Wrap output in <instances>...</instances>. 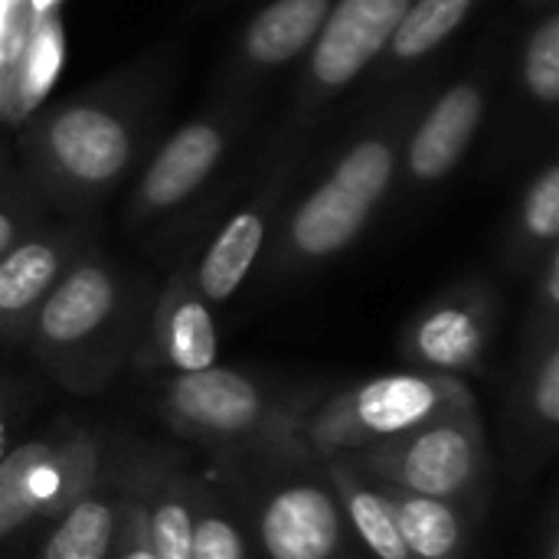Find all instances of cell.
I'll return each mask as SVG.
<instances>
[{
    "label": "cell",
    "instance_id": "4316f807",
    "mask_svg": "<svg viewBox=\"0 0 559 559\" xmlns=\"http://www.w3.org/2000/svg\"><path fill=\"white\" fill-rule=\"evenodd\" d=\"M46 200L36 193L20 167L0 177V255H7L33 229H39L46 223Z\"/></svg>",
    "mask_w": 559,
    "mask_h": 559
},
{
    "label": "cell",
    "instance_id": "3957f363",
    "mask_svg": "<svg viewBox=\"0 0 559 559\" xmlns=\"http://www.w3.org/2000/svg\"><path fill=\"white\" fill-rule=\"evenodd\" d=\"M144 288L85 242L36 308L23 347L69 393H102L131 360L141 337Z\"/></svg>",
    "mask_w": 559,
    "mask_h": 559
},
{
    "label": "cell",
    "instance_id": "ffe728a7",
    "mask_svg": "<svg viewBox=\"0 0 559 559\" xmlns=\"http://www.w3.org/2000/svg\"><path fill=\"white\" fill-rule=\"evenodd\" d=\"M318 462L337 495L347 527L367 547V554L373 559H413L403 544L400 524L393 518L383 488L373 485L367 475H360L347 459H318Z\"/></svg>",
    "mask_w": 559,
    "mask_h": 559
},
{
    "label": "cell",
    "instance_id": "2e32d148",
    "mask_svg": "<svg viewBox=\"0 0 559 559\" xmlns=\"http://www.w3.org/2000/svg\"><path fill=\"white\" fill-rule=\"evenodd\" d=\"M144 364L151 370L200 373L219 364V331L213 305L197 292L190 278V262H180L164 288L157 292L147 318Z\"/></svg>",
    "mask_w": 559,
    "mask_h": 559
},
{
    "label": "cell",
    "instance_id": "6da1fadb",
    "mask_svg": "<svg viewBox=\"0 0 559 559\" xmlns=\"http://www.w3.org/2000/svg\"><path fill=\"white\" fill-rule=\"evenodd\" d=\"M160 59H141L92 88L36 108L16 131L23 177L72 223L95 213L151 151L164 108Z\"/></svg>",
    "mask_w": 559,
    "mask_h": 559
},
{
    "label": "cell",
    "instance_id": "7c38bea8",
    "mask_svg": "<svg viewBox=\"0 0 559 559\" xmlns=\"http://www.w3.org/2000/svg\"><path fill=\"white\" fill-rule=\"evenodd\" d=\"M495 85L498 66L495 59H481L472 72L449 82L419 108L403 144L400 187L406 183L409 193L432 190L465 164L488 121Z\"/></svg>",
    "mask_w": 559,
    "mask_h": 559
},
{
    "label": "cell",
    "instance_id": "d4e9b609",
    "mask_svg": "<svg viewBox=\"0 0 559 559\" xmlns=\"http://www.w3.org/2000/svg\"><path fill=\"white\" fill-rule=\"evenodd\" d=\"M521 88L524 95L554 115L559 105V13L557 7L544 10L524 36L521 46Z\"/></svg>",
    "mask_w": 559,
    "mask_h": 559
},
{
    "label": "cell",
    "instance_id": "cb8c5ba5",
    "mask_svg": "<svg viewBox=\"0 0 559 559\" xmlns=\"http://www.w3.org/2000/svg\"><path fill=\"white\" fill-rule=\"evenodd\" d=\"M62 26L56 23L52 13H43L33 20L29 36L10 59V75H7V118L13 124H23L46 98L52 88L59 66H62Z\"/></svg>",
    "mask_w": 559,
    "mask_h": 559
},
{
    "label": "cell",
    "instance_id": "ac0fdd59",
    "mask_svg": "<svg viewBox=\"0 0 559 559\" xmlns=\"http://www.w3.org/2000/svg\"><path fill=\"white\" fill-rule=\"evenodd\" d=\"M511 423L527 455L547 459L559 439V331H521Z\"/></svg>",
    "mask_w": 559,
    "mask_h": 559
},
{
    "label": "cell",
    "instance_id": "4fadbf2b",
    "mask_svg": "<svg viewBox=\"0 0 559 559\" xmlns=\"http://www.w3.org/2000/svg\"><path fill=\"white\" fill-rule=\"evenodd\" d=\"M255 540L265 559H337L347 547V521L321 472H285L255 501Z\"/></svg>",
    "mask_w": 559,
    "mask_h": 559
},
{
    "label": "cell",
    "instance_id": "5b68a950",
    "mask_svg": "<svg viewBox=\"0 0 559 559\" xmlns=\"http://www.w3.org/2000/svg\"><path fill=\"white\" fill-rule=\"evenodd\" d=\"M154 406L170 432L210 449H298L305 403L278 396L262 380L210 367L200 373H177L157 386Z\"/></svg>",
    "mask_w": 559,
    "mask_h": 559
},
{
    "label": "cell",
    "instance_id": "d6a6232c",
    "mask_svg": "<svg viewBox=\"0 0 559 559\" xmlns=\"http://www.w3.org/2000/svg\"><path fill=\"white\" fill-rule=\"evenodd\" d=\"M13 170V154L0 144V177H7Z\"/></svg>",
    "mask_w": 559,
    "mask_h": 559
},
{
    "label": "cell",
    "instance_id": "5bb4252c",
    "mask_svg": "<svg viewBox=\"0 0 559 559\" xmlns=\"http://www.w3.org/2000/svg\"><path fill=\"white\" fill-rule=\"evenodd\" d=\"M334 0H269L239 29L219 95L252 102V88L308 56Z\"/></svg>",
    "mask_w": 559,
    "mask_h": 559
},
{
    "label": "cell",
    "instance_id": "ba28073f",
    "mask_svg": "<svg viewBox=\"0 0 559 559\" xmlns=\"http://www.w3.org/2000/svg\"><path fill=\"white\" fill-rule=\"evenodd\" d=\"M108 465L105 436L69 426L16 442L0 459V554L46 531Z\"/></svg>",
    "mask_w": 559,
    "mask_h": 559
},
{
    "label": "cell",
    "instance_id": "83f0119b",
    "mask_svg": "<svg viewBox=\"0 0 559 559\" xmlns=\"http://www.w3.org/2000/svg\"><path fill=\"white\" fill-rule=\"evenodd\" d=\"M534 275V288H531V301H527V318H524V331H559V246H554Z\"/></svg>",
    "mask_w": 559,
    "mask_h": 559
},
{
    "label": "cell",
    "instance_id": "9a60e30c",
    "mask_svg": "<svg viewBox=\"0 0 559 559\" xmlns=\"http://www.w3.org/2000/svg\"><path fill=\"white\" fill-rule=\"evenodd\" d=\"M79 223H43L0 255V344L23 347L29 321L85 246Z\"/></svg>",
    "mask_w": 559,
    "mask_h": 559
},
{
    "label": "cell",
    "instance_id": "603a6c76",
    "mask_svg": "<svg viewBox=\"0 0 559 559\" xmlns=\"http://www.w3.org/2000/svg\"><path fill=\"white\" fill-rule=\"evenodd\" d=\"M481 3L485 0H409L400 26L386 43V52L377 62V72L390 79L393 72H403L436 56Z\"/></svg>",
    "mask_w": 559,
    "mask_h": 559
},
{
    "label": "cell",
    "instance_id": "277c9868",
    "mask_svg": "<svg viewBox=\"0 0 559 559\" xmlns=\"http://www.w3.org/2000/svg\"><path fill=\"white\" fill-rule=\"evenodd\" d=\"M465 409H475L465 380L409 367L314 403L301 419V442L314 459H344Z\"/></svg>",
    "mask_w": 559,
    "mask_h": 559
},
{
    "label": "cell",
    "instance_id": "7a4b0ae2",
    "mask_svg": "<svg viewBox=\"0 0 559 559\" xmlns=\"http://www.w3.org/2000/svg\"><path fill=\"white\" fill-rule=\"evenodd\" d=\"M423 98L426 85H409L400 92L350 138H344L311 187L288 197L262 259L265 282L301 278L360 242L400 187L403 144L419 108L426 105Z\"/></svg>",
    "mask_w": 559,
    "mask_h": 559
},
{
    "label": "cell",
    "instance_id": "30bf717a",
    "mask_svg": "<svg viewBox=\"0 0 559 559\" xmlns=\"http://www.w3.org/2000/svg\"><path fill=\"white\" fill-rule=\"evenodd\" d=\"M406 7L409 0H334L275 141H298L318 128V118L380 62Z\"/></svg>",
    "mask_w": 559,
    "mask_h": 559
},
{
    "label": "cell",
    "instance_id": "e0dca14e",
    "mask_svg": "<svg viewBox=\"0 0 559 559\" xmlns=\"http://www.w3.org/2000/svg\"><path fill=\"white\" fill-rule=\"evenodd\" d=\"M124 511V462L105 472L43 531L33 559H111Z\"/></svg>",
    "mask_w": 559,
    "mask_h": 559
},
{
    "label": "cell",
    "instance_id": "484cf974",
    "mask_svg": "<svg viewBox=\"0 0 559 559\" xmlns=\"http://www.w3.org/2000/svg\"><path fill=\"white\" fill-rule=\"evenodd\" d=\"M190 559H252L249 540L226 501L193 478V537Z\"/></svg>",
    "mask_w": 559,
    "mask_h": 559
},
{
    "label": "cell",
    "instance_id": "1f68e13d",
    "mask_svg": "<svg viewBox=\"0 0 559 559\" xmlns=\"http://www.w3.org/2000/svg\"><path fill=\"white\" fill-rule=\"evenodd\" d=\"M226 3H233V0H193V10L197 13H206V10H219Z\"/></svg>",
    "mask_w": 559,
    "mask_h": 559
},
{
    "label": "cell",
    "instance_id": "f546056e",
    "mask_svg": "<svg viewBox=\"0 0 559 559\" xmlns=\"http://www.w3.org/2000/svg\"><path fill=\"white\" fill-rule=\"evenodd\" d=\"M20 400L13 390L0 380V459L16 445V429H20Z\"/></svg>",
    "mask_w": 559,
    "mask_h": 559
},
{
    "label": "cell",
    "instance_id": "52a82bcc",
    "mask_svg": "<svg viewBox=\"0 0 559 559\" xmlns=\"http://www.w3.org/2000/svg\"><path fill=\"white\" fill-rule=\"evenodd\" d=\"M344 459L383 488L455 504L472 521L485 511L491 485V452L478 406L465 413H449L406 436Z\"/></svg>",
    "mask_w": 559,
    "mask_h": 559
},
{
    "label": "cell",
    "instance_id": "8fae6325",
    "mask_svg": "<svg viewBox=\"0 0 559 559\" xmlns=\"http://www.w3.org/2000/svg\"><path fill=\"white\" fill-rule=\"evenodd\" d=\"M501 295L488 278H465L429 298L400 334V357L429 373L472 377L488 364L498 337Z\"/></svg>",
    "mask_w": 559,
    "mask_h": 559
},
{
    "label": "cell",
    "instance_id": "4dcf8cb0",
    "mask_svg": "<svg viewBox=\"0 0 559 559\" xmlns=\"http://www.w3.org/2000/svg\"><path fill=\"white\" fill-rule=\"evenodd\" d=\"M540 559H559L557 508H550V514H547V524H544V544H540Z\"/></svg>",
    "mask_w": 559,
    "mask_h": 559
},
{
    "label": "cell",
    "instance_id": "7402d4cb",
    "mask_svg": "<svg viewBox=\"0 0 559 559\" xmlns=\"http://www.w3.org/2000/svg\"><path fill=\"white\" fill-rule=\"evenodd\" d=\"M559 242V164L547 157L521 190L514 223L508 233L504 259L508 265L524 275L534 272L537 262Z\"/></svg>",
    "mask_w": 559,
    "mask_h": 559
},
{
    "label": "cell",
    "instance_id": "e575fe53",
    "mask_svg": "<svg viewBox=\"0 0 559 559\" xmlns=\"http://www.w3.org/2000/svg\"><path fill=\"white\" fill-rule=\"evenodd\" d=\"M337 559H347V557H337Z\"/></svg>",
    "mask_w": 559,
    "mask_h": 559
},
{
    "label": "cell",
    "instance_id": "9c48e42d",
    "mask_svg": "<svg viewBox=\"0 0 559 559\" xmlns=\"http://www.w3.org/2000/svg\"><path fill=\"white\" fill-rule=\"evenodd\" d=\"M308 144L311 134L298 141H275L262 164V177L249 187L246 200L236 203L200 246V252L187 259L197 292L213 308L229 305L262 265L282 210L298 183L295 177L301 157L308 154Z\"/></svg>",
    "mask_w": 559,
    "mask_h": 559
},
{
    "label": "cell",
    "instance_id": "836d02e7",
    "mask_svg": "<svg viewBox=\"0 0 559 559\" xmlns=\"http://www.w3.org/2000/svg\"><path fill=\"white\" fill-rule=\"evenodd\" d=\"M524 7H531V10H550V7H557V0H521Z\"/></svg>",
    "mask_w": 559,
    "mask_h": 559
},
{
    "label": "cell",
    "instance_id": "d6986e66",
    "mask_svg": "<svg viewBox=\"0 0 559 559\" xmlns=\"http://www.w3.org/2000/svg\"><path fill=\"white\" fill-rule=\"evenodd\" d=\"M138 495L147 540L157 559H190L193 537V478L164 455L124 459Z\"/></svg>",
    "mask_w": 559,
    "mask_h": 559
},
{
    "label": "cell",
    "instance_id": "44dd1931",
    "mask_svg": "<svg viewBox=\"0 0 559 559\" xmlns=\"http://www.w3.org/2000/svg\"><path fill=\"white\" fill-rule=\"evenodd\" d=\"M377 485V481H373ZM383 488V485H380ZM390 498L393 518L400 524L403 544L413 559H468L472 547V518L445 501L406 495L383 488Z\"/></svg>",
    "mask_w": 559,
    "mask_h": 559
},
{
    "label": "cell",
    "instance_id": "8992f818",
    "mask_svg": "<svg viewBox=\"0 0 559 559\" xmlns=\"http://www.w3.org/2000/svg\"><path fill=\"white\" fill-rule=\"evenodd\" d=\"M246 124L249 102L219 95L154 144L131 177L124 226L131 233H147L183 223L229 164Z\"/></svg>",
    "mask_w": 559,
    "mask_h": 559
},
{
    "label": "cell",
    "instance_id": "f1b7e54d",
    "mask_svg": "<svg viewBox=\"0 0 559 559\" xmlns=\"http://www.w3.org/2000/svg\"><path fill=\"white\" fill-rule=\"evenodd\" d=\"M111 559H157L151 550V540H147V527H144L138 495L128 481V465H124V511H121V527H118Z\"/></svg>",
    "mask_w": 559,
    "mask_h": 559
}]
</instances>
